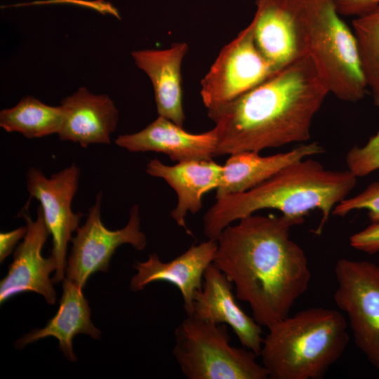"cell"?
<instances>
[{
  "label": "cell",
  "instance_id": "1",
  "mask_svg": "<svg viewBox=\"0 0 379 379\" xmlns=\"http://www.w3.org/2000/svg\"><path fill=\"white\" fill-rule=\"evenodd\" d=\"M295 225L281 215H251L227 226L217 239L213 263L230 279L236 297L250 306L261 326L289 315L309 287L303 249L290 237Z\"/></svg>",
  "mask_w": 379,
  "mask_h": 379
},
{
  "label": "cell",
  "instance_id": "2",
  "mask_svg": "<svg viewBox=\"0 0 379 379\" xmlns=\"http://www.w3.org/2000/svg\"><path fill=\"white\" fill-rule=\"evenodd\" d=\"M328 93L311 56H300L244 94L207 109L215 124V157L307 141Z\"/></svg>",
  "mask_w": 379,
  "mask_h": 379
},
{
  "label": "cell",
  "instance_id": "3",
  "mask_svg": "<svg viewBox=\"0 0 379 379\" xmlns=\"http://www.w3.org/2000/svg\"><path fill=\"white\" fill-rule=\"evenodd\" d=\"M356 183L357 177L348 170H327L319 161L305 158L246 192L216 199L204 215V233L217 241L233 222L273 208L295 225L302 224L311 211L319 210L322 218L315 233L320 234L334 207L347 198Z\"/></svg>",
  "mask_w": 379,
  "mask_h": 379
},
{
  "label": "cell",
  "instance_id": "4",
  "mask_svg": "<svg viewBox=\"0 0 379 379\" xmlns=\"http://www.w3.org/2000/svg\"><path fill=\"white\" fill-rule=\"evenodd\" d=\"M260 355L272 379H320L349 343L347 324L333 309L310 307L267 328Z\"/></svg>",
  "mask_w": 379,
  "mask_h": 379
},
{
  "label": "cell",
  "instance_id": "5",
  "mask_svg": "<svg viewBox=\"0 0 379 379\" xmlns=\"http://www.w3.org/2000/svg\"><path fill=\"white\" fill-rule=\"evenodd\" d=\"M299 33L329 93L356 102L368 88L354 33L341 19L333 0H298Z\"/></svg>",
  "mask_w": 379,
  "mask_h": 379
},
{
  "label": "cell",
  "instance_id": "6",
  "mask_svg": "<svg viewBox=\"0 0 379 379\" xmlns=\"http://www.w3.org/2000/svg\"><path fill=\"white\" fill-rule=\"evenodd\" d=\"M173 354L188 379H266L253 351L233 347L227 325L193 316L175 331Z\"/></svg>",
  "mask_w": 379,
  "mask_h": 379
},
{
  "label": "cell",
  "instance_id": "7",
  "mask_svg": "<svg viewBox=\"0 0 379 379\" xmlns=\"http://www.w3.org/2000/svg\"><path fill=\"white\" fill-rule=\"evenodd\" d=\"M334 272L335 304L349 318L356 345L379 372V266L340 258Z\"/></svg>",
  "mask_w": 379,
  "mask_h": 379
},
{
  "label": "cell",
  "instance_id": "8",
  "mask_svg": "<svg viewBox=\"0 0 379 379\" xmlns=\"http://www.w3.org/2000/svg\"><path fill=\"white\" fill-rule=\"evenodd\" d=\"M277 72L258 48L250 23L221 49L201 79L202 102L207 109L227 103Z\"/></svg>",
  "mask_w": 379,
  "mask_h": 379
},
{
  "label": "cell",
  "instance_id": "9",
  "mask_svg": "<svg viewBox=\"0 0 379 379\" xmlns=\"http://www.w3.org/2000/svg\"><path fill=\"white\" fill-rule=\"evenodd\" d=\"M102 197V192L97 194L85 223L79 227L71 240L72 247L67 262L66 278L82 289L92 274L107 272L111 258L119 246L128 244L141 251L147 246L145 234L140 227L139 206L131 208L129 220L124 227L109 230L101 220Z\"/></svg>",
  "mask_w": 379,
  "mask_h": 379
},
{
  "label": "cell",
  "instance_id": "10",
  "mask_svg": "<svg viewBox=\"0 0 379 379\" xmlns=\"http://www.w3.org/2000/svg\"><path fill=\"white\" fill-rule=\"evenodd\" d=\"M79 177L80 169L74 163L48 178L34 167H30L26 173L29 197L40 202L45 223L53 237L51 254L57 262L53 283L62 281L65 278L67 245L84 216L81 212L74 213L72 209Z\"/></svg>",
  "mask_w": 379,
  "mask_h": 379
},
{
  "label": "cell",
  "instance_id": "11",
  "mask_svg": "<svg viewBox=\"0 0 379 379\" xmlns=\"http://www.w3.org/2000/svg\"><path fill=\"white\" fill-rule=\"evenodd\" d=\"M28 206L26 204L19 213L25 221L27 232L14 252L7 275L1 281L0 301L2 304L13 296L32 291L41 295L48 304L54 305L56 293L49 276L56 270V260L52 254L48 258L41 255L42 248L51 234L41 206L37 207L34 221L28 215Z\"/></svg>",
  "mask_w": 379,
  "mask_h": 379
},
{
  "label": "cell",
  "instance_id": "12",
  "mask_svg": "<svg viewBox=\"0 0 379 379\" xmlns=\"http://www.w3.org/2000/svg\"><path fill=\"white\" fill-rule=\"evenodd\" d=\"M217 248V241L208 239L191 246L180 255L166 262H162L157 253H152L146 261L134 264L137 273L131 280L130 288L136 292L152 282L172 284L179 289L185 311L190 315L195 295L202 287L204 274L213 263Z\"/></svg>",
  "mask_w": 379,
  "mask_h": 379
},
{
  "label": "cell",
  "instance_id": "13",
  "mask_svg": "<svg viewBox=\"0 0 379 379\" xmlns=\"http://www.w3.org/2000/svg\"><path fill=\"white\" fill-rule=\"evenodd\" d=\"M232 286L227 276L212 263L205 271L192 312L187 316L230 326L244 347L260 355L263 341L262 326L239 306Z\"/></svg>",
  "mask_w": 379,
  "mask_h": 379
},
{
  "label": "cell",
  "instance_id": "14",
  "mask_svg": "<svg viewBox=\"0 0 379 379\" xmlns=\"http://www.w3.org/2000/svg\"><path fill=\"white\" fill-rule=\"evenodd\" d=\"M251 22L255 43L277 71L306 54L300 40L298 0H256Z\"/></svg>",
  "mask_w": 379,
  "mask_h": 379
},
{
  "label": "cell",
  "instance_id": "15",
  "mask_svg": "<svg viewBox=\"0 0 379 379\" xmlns=\"http://www.w3.org/2000/svg\"><path fill=\"white\" fill-rule=\"evenodd\" d=\"M115 144L132 152L163 153L172 161L212 160L215 157V130L192 133L172 121L158 117L142 130L119 135Z\"/></svg>",
  "mask_w": 379,
  "mask_h": 379
},
{
  "label": "cell",
  "instance_id": "16",
  "mask_svg": "<svg viewBox=\"0 0 379 379\" xmlns=\"http://www.w3.org/2000/svg\"><path fill=\"white\" fill-rule=\"evenodd\" d=\"M60 105L64 118L57 134L60 140L79 143L82 147L111 143L119 112L109 95L94 94L86 87H80L63 98Z\"/></svg>",
  "mask_w": 379,
  "mask_h": 379
},
{
  "label": "cell",
  "instance_id": "17",
  "mask_svg": "<svg viewBox=\"0 0 379 379\" xmlns=\"http://www.w3.org/2000/svg\"><path fill=\"white\" fill-rule=\"evenodd\" d=\"M189 51L186 42H175L166 49L133 51L135 65L150 79L159 116L183 127L181 65Z\"/></svg>",
  "mask_w": 379,
  "mask_h": 379
},
{
  "label": "cell",
  "instance_id": "18",
  "mask_svg": "<svg viewBox=\"0 0 379 379\" xmlns=\"http://www.w3.org/2000/svg\"><path fill=\"white\" fill-rule=\"evenodd\" d=\"M222 166L212 160L188 161L173 166L163 164L157 159L149 161L146 173L164 180L175 192L177 205L171 212V218L192 235L187 228L185 217L187 212L198 213L202 208V197L218 186Z\"/></svg>",
  "mask_w": 379,
  "mask_h": 379
},
{
  "label": "cell",
  "instance_id": "19",
  "mask_svg": "<svg viewBox=\"0 0 379 379\" xmlns=\"http://www.w3.org/2000/svg\"><path fill=\"white\" fill-rule=\"evenodd\" d=\"M324 148L317 142L302 144L290 151L261 156L255 151L230 154L222 166L215 199L246 192L268 180L277 172L300 159L321 154Z\"/></svg>",
  "mask_w": 379,
  "mask_h": 379
},
{
  "label": "cell",
  "instance_id": "20",
  "mask_svg": "<svg viewBox=\"0 0 379 379\" xmlns=\"http://www.w3.org/2000/svg\"><path fill=\"white\" fill-rule=\"evenodd\" d=\"M62 288L60 307L54 317L45 327L23 335L16 342V345L23 348L39 339L52 336L58 339L59 348L66 358L74 362L77 361V357L72 349L73 338L83 333L98 339L101 332L91 320V308L82 288L66 277L62 281Z\"/></svg>",
  "mask_w": 379,
  "mask_h": 379
},
{
  "label": "cell",
  "instance_id": "21",
  "mask_svg": "<svg viewBox=\"0 0 379 379\" xmlns=\"http://www.w3.org/2000/svg\"><path fill=\"white\" fill-rule=\"evenodd\" d=\"M63 118L61 105L50 106L27 95L14 107L0 112V126L9 133H20L28 139L39 138L58 134Z\"/></svg>",
  "mask_w": 379,
  "mask_h": 379
},
{
  "label": "cell",
  "instance_id": "22",
  "mask_svg": "<svg viewBox=\"0 0 379 379\" xmlns=\"http://www.w3.org/2000/svg\"><path fill=\"white\" fill-rule=\"evenodd\" d=\"M363 72L374 100L379 99V6L352 21Z\"/></svg>",
  "mask_w": 379,
  "mask_h": 379
},
{
  "label": "cell",
  "instance_id": "23",
  "mask_svg": "<svg viewBox=\"0 0 379 379\" xmlns=\"http://www.w3.org/2000/svg\"><path fill=\"white\" fill-rule=\"evenodd\" d=\"M379 108V99L375 100ZM345 161L354 175L362 177L379 169V130L363 147L354 145L347 153Z\"/></svg>",
  "mask_w": 379,
  "mask_h": 379
},
{
  "label": "cell",
  "instance_id": "24",
  "mask_svg": "<svg viewBox=\"0 0 379 379\" xmlns=\"http://www.w3.org/2000/svg\"><path fill=\"white\" fill-rule=\"evenodd\" d=\"M366 209L371 223L379 222V182L370 184L359 194L345 198L333 210V214L344 217L355 210Z\"/></svg>",
  "mask_w": 379,
  "mask_h": 379
},
{
  "label": "cell",
  "instance_id": "25",
  "mask_svg": "<svg viewBox=\"0 0 379 379\" xmlns=\"http://www.w3.org/2000/svg\"><path fill=\"white\" fill-rule=\"evenodd\" d=\"M350 246L368 254L379 252V222L371 223L350 238Z\"/></svg>",
  "mask_w": 379,
  "mask_h": 379
},
{
  "label": "cell",
  "instance_id": "26",
  "mask_svg": "<svg viewBox=\"0 0 379 379\" xmlns=\"http://www.w3.org/2000/svg\"><path fill=\"white\" fill-rule=\"evenodd\" d=\"M340 15L360 16L379 6V0H333Z\"/></svg>",
  "mask_w": 379,
  "mask_h": 379
},
{
  "label": "cell",
  "instance_id": "27",
  "mask_svg": "<svg viewBox=\"0 0 379 379\" xmlns=\"http://www.w3.org/2000/svg\"><path fill=\"white\" fill-rule=\"evenodd\" d=\"M27 232V226H22L14 230L0 234V262L10 255L17 243L23 239Z\"/></svg>",
  "mask_w": 379,
  "mask_h": 379
}]
</instances>
